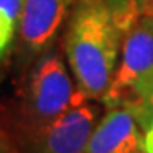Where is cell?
<instances>
[{"label":"cell","instance_id":"7c38bea8","mask_svg":"<svg viewBox=\"0 0 153 153\" xmlns=\"http://www.w3.org/2000/svg\"><path fill=\"white\" fill-rule=\"evenodd\" d=\"M138 153H145V152H138Z\"/></svg>","mask_w":153,"mask_h":153},{"label":"cell","instance_id":"8fae6325","mask_svg":"<svg viewBox=\"0 0 153 153\" xmlns=\"http://www.w3.org/2000/svg\"><path fill=\"white\" fill-rule=\"evenodd\" d=\"M141 16H153V0H133Z\"/></svg>","mask_w":153,"mask_h":153},{"label":"cell","instance_id":"9c48e42d","mask_svg":"<svg viewBox=\"0 0 153 153\" xmlns=\"http://www.w3.org/2000/svg\"><path fill=\"white\" fill-rule=\"evenodd\" d=\"M0 153H22L10 138V134L2 128H0Z\"/></svg>","mask_w":153,"mask_h":153},{"label":"cell","instance_id":"5b68a950","mask_svg":"<svg viewBox=\"0 0 153 153\" xmlns=\"http://www.w3.org/2000/svg\"><path fill=\"white\" fill-rule=\"evenodd\" d=\"M76 5V0H24L14 55L26 71L43 51L53 46Z\"/></svg>","mask_w":153,"mask_h":153},{"label":"cell","instance_id":"52a82bcc","mask_svg":"<svg viewBox=\"0 0 153 153\" xmlns=\"http://www.w3.org/2000/svg\"><path fill=\"white\" fill-rule=\"evenodd\" d=\"M24 0H0V65L14 55Z\"/></svg>","mask_w":153,"mask_h":153},{"label":"cell","instance_id":"30bf717a","mask_svg":"<svg viewBox=\"0 0 153 153\" xmlns=\"http://www.w3.org/2000/svg\"><path fill=\"white\" fill-rule=\"evenodd\" d=\"M143 152L153 153V119L143 131Z\"/></svg>","mask_w":153,"mask_h":153},{"label":"cell","instance_id":"6da1fadb","mask_svg":"<svg viewBox=\"0 0 153 153\" xmlns=\"http://www.w3.org/2000/svg\"><path fill=\"white\" fill-rule=\"evenodd\" d=\"M123 34L104 0H76L65 34V55L76 87L102 102L117 65Z\"/></svg>","mask_w":153,"mask_h":153},{"label":"cell","instance_id":"7a4b0ae2","mask_svg":"<svg viewBox=\"0 0 153 153\" xmlns=\"http://www.w3.org/2000/svg\"><path fill=\"white\" fill-rule=\"evenodd\" d=\"M80 95L85 94L75 87L58 51L53 46L48 48L26 70V80L12 123V134L17 136L49 123Z\"/></svg>","mask_w":153,"mask_h":153},{"label":"cell","instance_id":"8992f818","mask_svg":"<svg viewBox=\"0 0 153 153\" xmlns=\"http://www.w3.org/2000/svg\"><path fill=\"white\" fill-rule=\"evenodd\" d=\"M143 152V128L129 105L109 107L97 121L83 153H138Z\"/></svg>","mask_w":153,"mask_h":153},{"label":"cell","instance_id":"277c9868","mask_svg":"<svg viewBox=\"0 0 153 153\" xmlns=\"http://www.w3.org/2000/svg\"><path fill=\"white\" fill-rule=\"evenodd\" d=\"M99 119L95 100L80 95L55 119L12 140L22 153H83Z\"/></svg>","mask_w":153,"mask_h":153},{"label":"cell","instance_id":"ba28073f","mask_svg":"<svg viewBox=\"0 0 153 153\" xmlns=\"http://www.w3.org/2000/svg\"><path fill=\"white\" fill-rule=\"evenodd\" d=\"M128 105L134 109L138 119H140V124H141L143 131H145V129H146V126L150 124L152 119H153V87H152V90L148 92V95L143 99L141 102H136V104H128Z\"/></svg>","mask_w":153,"mask_h":153},{"label":"cell","instance_id":"3957f363","mask_svg":"<svg viewBox=\"0 0 153 153\" xmlns=\"http://www.w3.org/2000/svg\"><path fill=\"white\" fill-rule=\"evenodd\" d=\"M153 87V16H140L123 38L121 61L116 65L102 104L116 105L141 102Z\"/></svg>","mask_w":153,"mask_h":153}]
</instances>
